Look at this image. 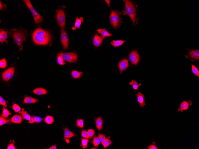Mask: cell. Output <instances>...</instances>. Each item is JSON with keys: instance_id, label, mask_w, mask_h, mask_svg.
Returning a JSON list of instances; mask_svg holds the SVG:
<instances>
[{"instance_id": "obj_1", "label": "cell", "mask_w": 199, "mask_h": 149, "mask_svg": "<svg viewBox=\"0 0 199 149\" xmlns=\"http://www.w3.org/2000/svg\"><path fill=\"white\" fill-rule=\"evenodd\" d=\"M32 39L35 44L38 45L45 46L51 41L52 36L48 31L39 27L32 32Z\"/></svg>"}, {"instance_id": "obj_2", "label": "cell", "mask_w": 199, "mask_h": 149, "mask_svg": "<svg viewBox=\"0 0 199 149\" xmlns=\"http://www.w3.org/2000/svg\"><path fill=\"white\" fill-rule=\"evenodd\" d=\"M125 7V10H123L122 13L124 16L128 15L132 20L134 26L137 25L139 21L137 12V5L134 1L129 0H124Z\"/></svg>"}, {"instance_id": "obj_3", "label": "cell", "mask_w": 199, "mask_h": 149, "mask_svg": "<svg viewBox=\"0 0 199 149\" xmlns=\"http://www.w3.org/2000/svg\"><path fill=\"white\" fill-rule=\"evenodd\" d=\"M10 33L11 37L13 38L15 42L17 44L20 48V51L22 49L23 42L25 41L28 35L26 30L21 28L18 29H10Z\"/></svg>"}, {"instance_id": "obj_4", "label": "cell", "mask_w": 199, "mask_h": 149, "mask_svg": "<svg viewBox=\"0 0 199 149\" xmlns=\"http://www.w3.org/2000/svg\"><path fill=\"white\" fill-rule=\"evenodd\" d=\"M121 13L119 10L112 9L109 16V20L112 26L116 30L120 28L123 22L121 18Z\"/></svg>"}, {"instance_id": "obj_5", "label": "cell", "mask_w": 199, "mask_h": 149, "mask_svg": "<svg viewBox=\"0 0 199 149\" xmlns=\"http://www.w3.org/2000/svg\"><path fill=\"white\" fill-rule=\"evenodd\" d=\"M23 1L30 10L34 19L35 23L38 24L42 22L43 21V17L37 12L32 6L30 1L29 0H24Z\"/></svg>"}, {"instance_id": "obj_6", "label": "cell", "mask_w": 199, "mask_h": 149, "mask_svg": "<svg viewBox=\"0 0 199 149\" xmlns=\"http://www.w3.org/2000/svg\"><path fill=\"white\" fill-rule=\"evenodd\" d=\"M56 19L59 26L62 30H64L65 28L66 18L64 11L62 9H60L58 10L57 13Z\"/></svg>"}, {"instance_id": "obj_7", "label": "cell", "mask_w": 199, "mask_h": 149, "mask_svg": "<svg viewBox=\"0 0 199 149\" xmlns=\"http://www.w3.org/2000/svg\"><path fill=\"white\" fill-rule=\"evenodd\" d=\"M62 56L64 61L70 63H74L77 61L78 58V55L74 52L63 53L61 52Z\"/></svg>"}, {"instance_id": "obj_8", "label": "cell", "mask_w": 199, "mask_h": 149, "mask_svg": "<svg viewBox=\"0 0 199 149\" xmlns=\"http://www.w3.org/2000/svg\"><path fill=\"white\" fill-rule=\"evenodd\" d=\"M15 72L14 66L10 67L6 71H4L2 74L3 79L5 82L9 81L13 76Z\"/></svg>"}, {"instance_id": "obj_9", "label": "cell", "mask_w": 199, "mask_h": 149, "mask_svg": "<svg viewBox=\"0 0 199 149\" xmlns=\"http://www.w3.org/2000/svg\"><path fill=\"white\" fill-rule=\"evenodd\" d=\"M129 59L130 61L133 64L136 65L139 63L140 57L137 51L134 50L131 51L129 54Z\"/></svg>"}, {"instance_id": "obj_10", "label": "cell", "mask_w": 199, "mask_h": 149, "mask_svg": "<svg viewBox=\"0 0 199 149\" xmlns=\"http://www.w3.org/2000/svg\"><path fill=\"white\" fill-rule=\"evenodd\" d=\"M61 39L63 48L65 50L68 48L69 39L67 34L63 30H61Z\"/></svg>"}, {"instance_id": "obj_11", "label": "cell", "mask_w": 199, "mask_h": 149, "mask_svg": "<svg viewBox=\"0 0 199 149\" xmlns=\"http://www.w3.org/2000/svg\"><path fill=\"white\" fill-rule=\"evenodd\" d=\"M129 66L128 59H125L120 61L118 66L120 71V74L122 73L123 71L126 70Z\"/></svg>"}, {"instance_id": "obj_12", "label": "cell", "mask_w": 199, "mask_h": 149, "mask_svg": "<svg viewBox=\"0 0 199 149\" xmlns=\"http://www.w3.org/2000/svg\"><path fill=\"white\" fill-rule=\"evenodd\" d=\"M193 105L192 101L189 100L188 101H184L181 103L177 112H182L184 111L188 110L189 106Z\"/></svg>"}, {"instance_id": "obj_13", "label": "cell", "mask_w": 199, "mask_h": 149, "mask_svg": "<svg viewBox=\"0 0 199 149\" xmlns=\"http://www.w3.org/2000/svg\"><path fill=\"white\" fill-rule=\"evenodd\" d=\"M192 61H198L199 59V50H193L189 51V55L188 57Z\"/></svg>"}, {"instance_id": "obj_14", "label": "cell", "mask_w": 199, "mask_h": 149, "mask_svg": "<svg viewBox=\"0 0 199 149\" xmlns=\"http://www.w3.org/2000/svg\"><path fill=\"white\" fill-rule=\"evenodd\" d=\"M104 38L98 36L97 34L94 35L93 39V43L95 46L98 47L102 44Z\"/></svg>"}, {"instance_id": "obj_15", "label": "cell", "mask_w": 199, "mask_h": 149, "mask_svg": "<svg viewBox=\"0 0 199 149\" xmlns=\"http://www.w3.org/2000/svg\"><path fill=\"white\" fill-rule=\"evenodd\" d=\"M137 98V101L139 103V105L142 108L144 107L146 105L144 99V94L140 92H139L136 94Z\"/></svg>"}, {"instance_id": "obj_16", "label": "cell", "mask_w": 199, "mask_h": 149, "mask_svg": "<svg viewBox=\"0 0 199 149\" xmlns=\"http://www.w3.org/2000/svg\"><path fill=\"white\" fill-rule=\"evenodd\" d=\"M7 32L5 31L3 29H1L0 32V42L2 44L4 42L8 43L7 39L8 38Z\"/></svg>"}, {"instance_id": "obj_17", "label": "cell", "mask_w": 199, "mask_h": 149, "mask_svg": "<svg viewBox=\"0 0 199 149\" xmlns=\"http://www.w3.org/2000/svg\"><path fill=\"white\" fill-rule=\"evenodd\" d=\"M97 30L98 33L101 34L102 37L104 39L105 37H110L112 36L111 34L110 33L107 31L106 30L105 28L103 29H97Z\"/></svg>"}, {"instance_id": "obj_18", "label": "cell", "mask_w": 199, "mask_h": 149, "mask_svg": "<svg viewBox=\"0 0 199 149\" xmlns=\"http://www.w3.org/2000/svg\"><path fill=\"white\" fill-rule=\"evenodd\" d=\"M32 92L37 95H43L46 94L47 93V91L45 89L41 88H36Z\"/></svg>"}, {"instance_id": "obj_19", "label": "cell", "mask_w": 199, "mask_h": 149, "mask_svg": "<svg viewBox=\"0 0 199 149\" xmlns=\"http://www.w3.org/2000/svg\"><path fill=\"white\" fill-rule=\"evenodd\" d=\"M75 136L73 133L70 130L67 128H65L64 129V139H66L73 137Z\"/></svg>"}, {"instance_id": "obj_20", "label": "cell", "mask_w": 199, "mask_h": 149, "mask_svg": "<svg viewBox=\"0 0 199 149\" xmlns=\"http://www.w3.org/2000/svg\"><path fill=\"white\" fill-rule=\"evenodd\" d=\"M22 117L20 115H16L13 116L11 119L12 122L15 124H20L22 121Z\"/></svg>"}, {"instance_id": "obj_21", "label": "cell", "mask_w": 199, "mask_h": 149, "mask_svg": "<svg viewBox=\"0 0 199 149\" xmlns=\"http://www.w3.org/2000/svg\"><path fill=\"white\" fill-rule=\"evenodd\" d=\"M96 126L97 128L99 131L101 130L102 129L103 121L102 118L100 117L95 119Z\"/></svg>"}, {"instance_id": "obj_22", "label": "cell", "mask_w": 199, "mask_h": 149, "mask_svg": "<svg viewBox=\"0 0 199 149\" xmlns=\"http://www.w3.org/2000/svg\"><path fill=\"white\" fill-rule=\"evenodd\" d=\"M37 101L38 100L36 99L26 96L23 103L24 104H32L34 103L37 102Z\"/></svg>"}, {"instance_id": "obj_23", "label": "cell", "mask_w": 199, "mask_h": 149, "mask_svg": "<svg viewBox=\"0 0 199 149\" xmlns=\"http://www.w3.org/2000/svg\"><path fill=\"white\" fill-rule=\"evenodd\" d=\"M83 21V18L81 17L80 18H79L77 17L76 20L75 26L73 27L72 29L73 30H75L77 28L79 29L80 27L81 23Z\"/></svg>"}, {"instance_id": "obj_24", "label": "cell", "mask_w": 199, "mask_h": 149, "mask_svg": "<svg viewBox=\"0 0 199 149\" xmlns=\"http://www.w3.org/2000/svg\"><path fill=\"white\" fill-rule=\"evenodd\" d=\"M19 113L24 119L29 120H30L31 118V116L28 114L26 111L24 110V109H22L21 111L19 112Z\"/></svg>"}, {"instance_id": "obj_25", "label": "cell", "mask_w": 199, "mask_h": 149, "mask_svg": "<svg viewBox=\"0 0 199 149\" xmlns=\"http://www.w3.org/2000/svg\"><path fill=\"white\" fill-rule=\"evenodd\" d=\"M125 41V40H113V41L111 42V44L114 47H116L122 45Z\"/></svg>"}, {"instance_id": "obj_26", "label": "cell", "mask_w": 199, "mask_h": 149, "mask_svg": "<svg viewBox=\"0 0 199 149\" xmlns=\"http://www.w3.org/2000/svg\"><path fill=\"white\" fill-rule=\"evenodd\" d=\"M43 120L42 118L39 117H33L31 118L30 120H29V123H40Z\"/></svg>"}, {"instance_id": "obj_27", "label": "cell", "mask_w": 199, "mask_h": 149, "mask_svg": "<svg viewBox=\"0 0 199 149\" xmlns=\"http://www.w3.org/2000/svg\"><path fill=\"white\" fill-rule=\"evenodd\" d=\"M11 114L10 112L6 108L4 107L3 109L2 112L1 116L4 118H7L9 115Z\"/></svg>"}, {"instance_id": "obj_28", "label": "cell", "mask_w": 199, "mask_h": 149, "mask_svg": "<svg viewBox=\"0 0 199 149\" xmlns=\"http://www.w3.org/2000/svg\"><path fill=\"white\" fill-rule=\"evenodd\" d=\"M129 85L132 86L134 90H138V88L141 86V84H138L136 81L132 80V82H130Z\"/></svg>"}, {"instance_id": "obj_29", "label": "cell", "mask_w": 199, "mask_h": 149, "mask_svg": "<svg viewBox=\"0 0 199 149\" xmlns=\"http://www.w3.org/2000/svg\"><path fill=\"white\" fill-rule=\"evenodd\" d=\"M57 63L59 64L60 65H63L65 64L63 58H62L61 53H60L58 54L57 55Z\"/></svg>"}, {"instance_id": "obj_30", "label": "cell", "mask_w": 199, "mask_h": 149, "mask_svg": "<svg viewBox=\"0 0 199 149\" xmlns=\"http://www.w3.org/2000/svg\"><path fill=\"white\" fill-rule=\"evenodd\" d=\"M82 73L81 72L73 71L71 73V75L73 78L75 79L79 78L82 75Z\"/></svg>"}, {"instance_id": "obj_31", "label": "cell", "mask_w": 199, "mask_h": 149, "mask_svg": "<svg viewBox=\"0 0 199 149\" xmlns=\"http://www.w3.org/2000/svg\"><path fill=\"white\" fill-rule=\"evenodd\" d=\"M44 121L47 124H52L54 121V119L52 116H48L45 118Z\"/></svg>"}, {"instance_id": "obj_32", "label": "cell", "mask_w": 199, "mask_h": 149, "mask_svg": "<svg viewBox=\"0 0 199 149\" xmlns=\"http://www.w3.org/2000/svg\"><path fill=\"white\" fill-rule=\"evenodd\" d=\"M112 143V141L109 138H106L103 145L104 146L105 149H106V148L109 147L110 145Z\"/></svg>"}, {"instance_id": "obj_33", "label": "cell", "mask_w": 199, "mask_h": 149, "mask_svg": "<svg viewBox=\"0 0 199 149\" xmlns=\"http://www.w3.org/2000/svg\"><path fill=\"white\" fill-rule=\"evenodd\" d=\"M88 142L89 140L85 138L82 139V144L81 145V146L83 148L85 149L87 148Z\"/></svg>"}, {"instance_id": "obj_34", "label": "cell", "mask_w": 199, "mask_h": 149, "mask_svg": "<svg viewBox=\"0 0 199 149\" xmlns=\"http://www.w3.org/2000/svg\"><path fill=\"white\" fill-rule=\"evenodd\" d=\"M192 72L196 76L199 77V71L198 69L194 65L191 64Z\"/></svg>"}, {"instance_id": "obj_35", "label": "cell", "mask_w": 199, "mask_h": 149, "mask_svg": "<svg viewBox=\"0 0 199 149\" xmlns=\"http://www.w3.org/2000/svg\"><path fill=\"white\" fill-rule=\"evenodd\" d=\"M98 138L99 139L100 142H101V144L103 145L106 139L105 135L103 134H99L98 135Z\"/></svg>"}, {"instance_id": "obj_36", "label": "cell", "mask_w": 199, "mask_h": 149, "mask_svg": "<svg viewBox=\"0 0 199 149\" xmlns=\"http://www.w3.org/2000/svg\"><path fill=\"white\" fill-rule=\"evenodd\" d=\"M7 66V62L5 59H3L0 61V67L1 68H4Z\"/></svg>"}, {"instance_id": "obj_37", "label": "cell", "mask_w": 199, "mask_h": 149, "mask_svg": "<svg viewBox=\"0 0 199 149\" xmlns=\"http://www.w3.org/2000/svg\"><path fill=\"white\" fill-rule=\"evenodd\" d=\"M84 120L82 119H78L77 120L76 124L77 126L81 128H83L84 127Z\"/></svg>"}, {"instance_id": "obj_38", "label": "cell", "mask_w": 199, "mask_h": 149, "mask_svg": "<svg viewBox=\"0 0 199 149\" xmlns=\"http://www.w3.org/2000/svg\"><path fill=\"white\" fill-rule=\"evenodd\" d=\"M100 141L98 137H95L93 139V143L95 147H96L98 146L100 144Z\"/></svg>"}, {"instance_id": "obj_39", "label": "cell", "mask_w": 199, "mask_h": 149, "mask_svg": "<svg viewBox=\"0 0 199 149\" xmlns=\"http://www.w3.org/2000/svg\"><path fill=\"white\" fill-rule=\"evenodd\" d=\"M12 108L13 110L16 112H19L21 111V108L17 104H14L13 105Z\"/></svg>"}, {"instance_id": "obj_40", "label": "cell", "mask_w": 199, "mask_h": 149, "mask_svg": "<svg viewBox=\"0 0 199 149\" xmlns=\"http://www.w3.org/2000/svg\"><path fill=\"white\" fill-rule=\"evenodd\" d=\"M9 120L5 119L4 118L2 117H0V126L9 123Z\"/></svg>"}, {"instance_id": "obj_41", "label": "cell", "mask_w": 199, "mask_h": 149, "mask_svg": "<svg viewBox=\"0 0 199 149\" xmlns=\"http://www.w3.org/2000/svg\"><path fill=\"white\" fill-rule=\"evenodd\" d=\"M88 134L89 137V139H91L94 135L95 132L94 130L93 129H89L88 130Z\"/></svg>"}, {"instance_id": "obj_42", "label": "cell", "mask_w": 199, "mask_h": 149, "mask_svg": "<svg viewBox=\"0 0 199 149\" xmlns=\"http://www.w3.org/2000/svg\"><path fill=\"white\" fill-rule=\"evenodd\" d=\"M10 143H9V146L7 148V149H15L16 147H15L14 143L15 142L14 140L11 141L10 142Z\"/></svg>"}, {"instance_id": "obj_43", "label": "cell", "mask_w": 199, "mask_h": 149, "mask_svg": "<svg viewBox=\"0 0 199 149\" xmlns=\"http://www.w3.org/2000/svg\"><path fill=\"white\" fill-rule=\"evenodd\" d=\"M81 135L82 137L86 138V139H89L88 135V134L87 132L84 130H83L81 132Z\"/></svg>"}, {"instance_id": "obj_44", "label": "cell", "mask_w": 199, "mask_h": 149, "mask_svg": "<svg viewBox=\"0 0 199 149\" xmlns=\"http://www.w3.org/2000/svg\"><path fill=\"white\" fill-rule=\"evenodd\" d=\"M0 105H3V106L6 107H7L6 103L5 100L2 98V97H0Z\"/></svg>"}, {"instance_id": "obj_45", "label": "cell", "mask_w": 199, "mask_h": 149, "mask_svg": "<svg viewBox=\"0 0 199 149\" xmlns=\"http://www.w3.org/2000/svg\"><path fill=\"white\" fill-rule=\"evenodd\" d=\"M147 149H159L154 144H151V145L147 147Z\"/></svg>"}, {"instance_id": "obj_46", "label": "cell", "mask_w": 199, "mask_h": 149, "mask_svg": "<svg viewBox=\"0 0 199 149\" xmlns=\"http://www.w3.org/2000/svg\"><path fill=\"white\" fill-rule=\"evenodd\" d=\"M2 2L0 1V9L1 10H5L6 9V5H2Z\"/></svg>"}, {"instance_id": "obj_47", "label": "cell", "mask_w": 199, "mask_h": 149, "mask_svg": "<svg viewBox=\"0 0 199 149\" xmlns=\"http://www.w3.org/2000/svg\"><path fill=\"white\" fill-rule=\"evenodd\" d=\"M105 2H106L108 6L109 7H111V4H110V0H105Z\"/></svg>"}, {"instance_id": "obj_48", "label": "cell", "mask_w": 199, "mask_h": 149, "mask_svg": "<svg viewBox=\"0 0 199 149\" xmlns=\"http://www.w3.org/2000/svg\"><path fill=\"white\" fill-rule=\"evenodd\" d=\"M49 149H57V148L56 147V145H54L53 146H51V147H50L49 148Z\"/></svg>"}]
</instances>
